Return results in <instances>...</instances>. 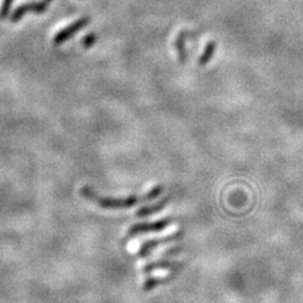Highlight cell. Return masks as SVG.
I'll return each mask as SVG.
<instances>
[{"mask_svg": "<svg viewBox=\"0 0 303 303\" xmlns=\"http://www.w3.org/2000/svg\"><path fill=\"white\" fill-rule=\"evenodd\" d=\"M163 190H165V187L162 185H159L152 188L144 196H129V197L125 198H115L101 196L92 187L85 186V187L81 188L80 193L86 200L94 202L95 205H97V206L104 210H124L135 206L138 204H142V202H151L152 200H155L158 196L162 195Z\"/></svg>", "mask_w": 303, "mask_h": 303, "instance_id": "cell-1", "label": "cell"}, {"mask_svg": "<svg viewBox=\"0 0 303 303\" xmlns=\"http://www.w3.org/2000/svg\"><path fill=\"white\" fill-rule=\"evenodd\" d=\"M172 224L171 219H163L154 221V223H140L135 224L132 228H129L128 230L127 237H135L139 235H144V234H151V233H159V231L165 230L166 228H168Z\"/></svg>", "mask_w": 303, "mask_h": 303, "instance_id": "cell-2", "label": "cell"}, {"mask_svg": "<svg viewBox=\"0 0 303 303\" xmlns=\"http://www.w3.org/2000/svg\"><path fill=\"white\" fill-rule=\"evenodd\" d=\"M182 237H184V233H182V231H177V233L173 234V235L159 237V239L148 240V241H146L140 248H139L136 256H138V258H146V256L151 255L153 250L157 249L158 247H162V245L168 244V243L177 241V240L182 239Z\"/></svg>", "mask_w": 303, "mask_h": 303, "instance_id": "cell-3", "label": "cell"}, {"mask_svg": "<svg viewBox=\"0 0 303 303\" xmlns=\"http://www.w3.org/2000/svg\"><path fill=\"white\" fill-rule=\"evenodd\" d=\"M89 22H90V19L87 18V17L77 19V21H76L75 23H72V24H71V26L66 27V28H64V29H62V31H59L58 33L54 35L53 43L56 46L62 45V43H65L68 39V38L72 37V35H75L76 33H77L78 31H80L81 28L86 27L87 24H89Z\"/></svg>", "mask_w": 303, "mask_h": 303, "instance_id": "cell-4", "label": "cell"}, {"mask_svg": "<svg viewBox=\"0 0 303 303\" xmlns=\"http://www.w3.org/2000/svg\"><path fill=\"white\" fill-rule=\"evenodd\" d=\"M47 3L43 0V2H37V3H27V4H23L21 5V7H18L17 9L14 10V13L12 14V22H18L19 19L23 17L26 13L28 12H33V13H37V14H42V13H45L46 10H47Z\"/></svg>", "mask_w": 303, "mask_h": 303, "instance_id": "cell-5", "label": "cell"}, {"mask_svg": "<svg viewBox=\"0 0 303 303\" xmlns=\"http://www.w3.org/2000/svg\"><path fill=\"white\" fill-rule=\"evenodd\" d=\"M169 201H171V197L167 196V197L162 198V200L155 202V204L151 205V206L142 207V209H139L138 211H136L135 216L136 217H147V216H151V215L158 214V212L162 211V210L167 206V205L169 204Z\"/></svg>", "mask_w": 303, "mask_h": 303, "instance_id": "cell-6", "label": "cell"}, {"mask_svg": "<svg viewBox=\"0 0 303 303\" xmlns=\"http://www.w3.org/2000/svg\"><path fill=\"white\" fill-rule=\"evenodd\" d=\"M179 266V261H173V260H158L153 261V263H148L147 266L143 267V273L144 274H149L153 270L157 269H172L176 268Z\"/></svg>", "mask_w": 303, "mask_h": 303, "instance_id": "cell-7", "label": "cell"}, {"mask_svg": "<svg viewBox=\"0 0 303 303\" xmlns=\"http://www.w3.org/2000/svg\"><path fill=\"white\" fill-rule=\"evenodd\" d=\"M215 50H216V43H215L214 41H211V42L207 43L206 47H205L204 53H202L200 58H198V64H200L201 66H205V65L209 64L210 59L214 57Z\"/></svg>", "mask_w": 303, "mask_h": 303, "instance_id": "cell-8", "label": "cell"}, {"mask_svg": "<svg viewBox=\"0 0 303 303\" xmlns=\"http://www.w3.org/2000/svg\"><path fill=\"white\" fill-rule=\"evenodd\" d=\"M172 279V277H165V278H151V279H147L143 285V291L149 292L152 289H154L155 287L165 285L166 282H169Z\"/></svg>", "mask_w": 303, "mask_h": 303, "instance_id": "cell-9", "label": "cell"}, {"mask_svg": "<svg viewBox=\"0 0 303 303\" xmlns=\"http://www.w3.org/2000/svg\"><path fill=\"white\" fill-rule=\"evenodd\" d=\"M185 38H186V33H179L178 37H177L176 41V48L177 52H178V57H179V62H185L186 59V50H185Z\"/></svg>", "mask_w": 303, "mask_h": 303, "instance_id": "cell-10", "label": "cell"}, {"mask_svg": "<svg viewBox=\"0 0 303 303\" xmlns=\"http://www.w3.org/2000/svg\"><path fill=\"white\" fill-rule=\"evenodd\" d=\"M13 4V0H4L2 8H0V19H5L10 12V7Z\"/></svg>", "mask_w": 303, "mask_h": 303, "instance_id": "cell-11", "label": "cell"}, {"mask_svg": "<svg viewBox=\"0 0 303 303\" xmlns=\"http://www.w3.org/2000/svg\"><path fill=\"white\" fill-rule=\"evenodd\" d=\"M96 39H97V35L96 34L92 33V34L86 35V37H85L84 39H83V46H84L85 48H90V47H91V46L95 45Z\"/></svg>", "mask_w": 303, "mask_h": 303, "instance_id": "cell-12", "label": "cell"}, {"mask_svg": "<svg viewBox=\"0 0 303 303\" xmlns=\"http://www.w3.org/2000/svg\"><path fill=\"white\" fill-rule=\"evenodd\" d=\"M181 248L177 247V248H173V249H169L166 252L165 254H163V256H172V255H177V254H179V252H181Z\"/></svg>", "mask_w": 303, "mask_h": 303, "instance_id": "cell-13", "label": "cell"}]
</instances>
